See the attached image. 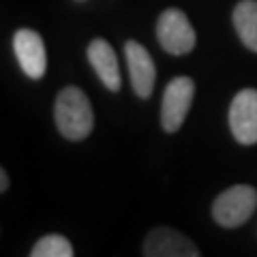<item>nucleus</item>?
<instances>
[{"mask_svg": "<svg viewBox=\"0 0 257 257\" xmlns=\"http://www.w3.org/2000/svg\"><path fill=\"white\" fill-rule=\"evenodd\" d=\"M54 120L67 140L79 142L88 138L94 126V111L84 90L75 86H67L60 90L54 105Z\"/></svg>", "mask_w": 257, "mask_h": 257, "instance_id": "obj_1", "label": "nucleus"}, {"mask_svg": "<svg viewBox=\"0 0 257 257\" xmlns=\"http://www.w3.org/2000/svg\"><path fill=\"white\" fill-rule=\"evenodd\" d=\"M257 208V191L246 184H236L223 191L212 204V216L221 227H240L251 219Z\"/></svg>", "mask_w": 257, "mask_h": 257, "instance_id": "obj_2", "label": "nucleus"}, {"mask_svg": "<svg viewBox=\"0 0 257 257\" xmlns=\"http://www.w3.org/2000/svg\"><path fill=\"white\" fill-rule=\"evenodd\" d=\"M157 39L172 56H184L195 47V30L180 9H167L157 20Z\"/></svg>", "mask_w": 257, "mask_h": 257, "instance_id": "obj_3", "label": "nucleus"}, {"mask_svg": "<svg viewBox=\"0 0 257 257\" xmlns=\"http://www.w3.org/2000/svg\"><path fill=\"white\" fill-rule=\"evenodd\" d=\"M193 94H195V84L187 75L174 77L167 84L163 92V103H161V124L167 133H174L182 126L191 109Z\"/></svg>", "mask_w": 257, "mask_h": 257, "instance_id": "obj_4", "label": "nucleus"}, {"mask_svg": "<svg viewBox=\"0 0 257 257\" xmlns=\"http://www.w3.org/2000/svg\"><path fill=\"white\" fill-rule=\"evenodd\" d=\"M229 126L238 144H257V90L244 88L229 105Z\"/></svg>", "mask_w": 257, "mask_h": 257, "instance_id": "obj_5", "label": "nucleus"}, {"mask_svg": "<svg viewBox=\"0 0 257 257\" xmlns=\"http://www.w3.org/2000/svg\"><path fill=\"white\" fill-rule=\"evenodd\" d=\"M13 52L22 71L32 79H41L47 71V52L39 32L22 28L13 37Z\"/></svg>", "mask_w": 257, "mask_h": 257, "instance_id": "obj_6", "label": "nucleus"}, {"mask_svg": "<svg viewBox=\"0 0 257 257\" xmlns=\"http://www.w3.org/2000/svg\"><path fill=\"white\" fill-rule=\"evenodd\" d=\"M144 255L148 257H197L199 248L172 227H155L144 240Z\"/></svg>", "mask_w": 257, "mask_h": 257, "instance_id": "obj_7", "label": "nucleus"}, {"mask_svg": "<svg viewBox=\"0 0 257 257\" xmlns=\"http://www.w3.org/2000/svg\"><path fill=\"white\" fill-rule=\"evenodd\" d=\"M124 56H126V67H128V75H131L135 94L142 96V99H148L157 79V69H155V62H152V56L138 41L124 43Z\"/></svg>", "mask_w": 257, "mask_h": 257, "instance_id": "obj_8", "label": "nucleus"}, {"mask_svg": "<svg viewBox=\"0 0 257 257\" xmlns=\"http://www.w3.org/2000/svg\"><path fill=\"white\" fill-rule=\"evenodd\" d=\"M88 60H90L92 69L103 82V86L111 92L120 90V69L116 60V52L105 39H94L88 45Z\"/></svg>", "mask_w": 257, "mask_h": 257, "instance_id": "obj_9", "label": "nucleus"}, {"mask_svg": "<svg viewBox=\"0 0 257 257\" xmlns=\"http://www.w3.org/2000/svg\"><path fill=\"white\" fill-rule=\"evenodd\" d=\"M236 32L251 52H257V0H242L234 9Z\"/></svg>", "mask_w": 257, "mask_h": 257, "instance_id": "obj_10", "label": "nucleus"}, {"mask_svg": "<svg viewBox=\"0 0 257 257\" xmlns=\"http://www.w3.org/2000/svg\"><path fill=\"white\" fill-rule=\"evenodd\" d=\"M30 255L32 257H71L73 255V246H71V242L64 236L50 234V236H43L32 246Z\"/></svg>", "mask_w": 257, "mask_h": 257, "instance_id": "obj_11", "label": "nucleus"}, {"mask_svg": "<svg viewBox=\"0 0 257 257\" xmlns=\"http://www.w3.org/2000/svg\"><path fill=\"white\" fill-rule=\"evenodd\" d=\"M9 189V176H7V172L5 170H0V191H7Z\"/></svg>", "mask_w": 257, "mask_h": 257, "instance_id": "obj_12", "label": "nucleus"}, {"mask_svg": "<svg viewBox=\"0 0 257 257\" xmlns=\"http://www.w3.org/2000/svg\"><path fill=\"white\" fill-rule=\"evenodd\" d=\"M77 3H84V0H77Z\"/></svg>", "mask_w": 257, "mask_h": 257, "instance_id": "obj_13", "label": "nucleus"}]
</instances>
